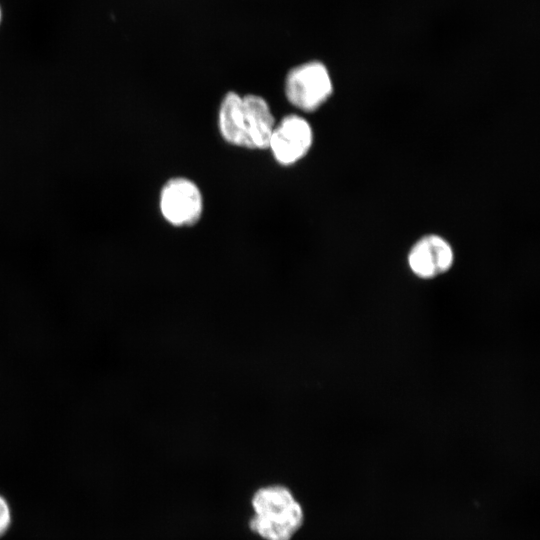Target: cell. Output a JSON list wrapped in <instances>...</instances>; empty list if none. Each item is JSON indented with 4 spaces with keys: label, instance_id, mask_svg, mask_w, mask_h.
I'll return each instance as SVG.
<instances>
[{
    "label": "cell",
    "instance_id": "cell-1",
    "mask_svg": "<svg viewBox=\"0 0 540 540\" xmlns=\"http://www.w3.org/2000/svg\"><path fill=\"white\" fill-rule=\"evenodd\" d=\"M218 125L221 136L232 145L249 149H266L275 121L268 103L262 97H243L228 92L222 99Z\"/></svg>",
    "mask_w": 540,
    "mask_h": 540
},
{
    "label": "cell",
    "instance_id": "cell-2",
    "mask_svg": "<svg viewBox=\"0 0 540 540\" xmlns=\"http://www.w3.org/2000/svg\"><path fill=\"white\" fill-rule=\"evenodd\" d=\"M250 502L249 529L263 540H291L304 523L303 507L285 485L259 487Z\"/></svg>",
    "mask_w": 540,
    "mask_h": 540
},
{
    "label": "cell",
    "instance_id": "cell-3",
    "mask_svg": "<svg viewBox=\"0 0 540 540\" xmlns=\"http://www.w3.org/2000/svg\"><path fill=\"white\" fill-rule=\"evenodd\" d=\"M333 85L325 65L306 62L292 68L285 80V94L295 107L306 111L318 109L332 94Z\"/></svg>",
    "mask_w": 540,
    "mask_h": 540
},
{
    "label": "cell",
    "instance_id": "cell-4",
    "mask_svg": "<svg viewBox=\"0 0 540 540\" xmlns=\"http://www.w3.org/2000/svg\"><path fill=\"white\" fill-rule=\"evenodd\" d=\"M160 210L166 221L174 226L194 225L203 210L201 192L189 179H170L160 193Z\"/></svg>",
    "mask_w": 540,
    "mask_h": 540
},
{
    "label": "cell",
    "instance_id": "cell-5",
    "mask_svg": "<svg viewBox=\"0 0 540 540\" xmlns=\"http://www.w3.org/2000/svg\"><path fill=\"white\" fill-rule=\"evenodd\" d=\"M312 140L309 123L300 116L288 115L274 126L268 148L278 163L291 165L306 155Z\"/></svg>",
    "mask_w": 540,
    "mask_h": 540
},
{
    "label": "cell",
    "instance_id": "cell-6",
    "mask_svg": "<svg viewBox=\"0 0 540 540\" xmlns=\"http://www.w3.org/2000/svg\"><path fill=\"white\" fill-rule=\"evenodd\" d=\"M454 261V252L443 237L426 235L419 239L408 254L411 271L419 278L431 279L447 272Z\"/></svg>",
    "mask_w": 540,
    "mask_h": 540
},
{
    "label": "cell",
    "instance_id": "cell-7",
    "mask_svg": "<svg viewBox=\"0 0 540 540\" xmlns=\"http://www.w3.org/2000/svg\"><path fill=\"white\" fill-rule=\"evenodd\" d=\"M11 523V512L8 503L0 495V536L3 535Z\"/></svg>",
    "mask_w": 540,
    "mask_h": 540
},
{
    "label": "cell",
    "instance_id": "cell-8",
    "mask_svg": "<svg viewBox=\"0 0 540 540\" xmlns=\"http://www.w3.org/2000/svg\"><path fill=\"white\" fill-rule=\"evenodd\" d=\"M0 18H1V12H0Z\"/></svg>",
    "mask_w": 540,
    "mask_h": 540
}]
</instances>
